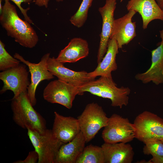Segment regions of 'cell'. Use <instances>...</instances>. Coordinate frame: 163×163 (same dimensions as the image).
<instances>
[{"label": "cell", "mask_w": 163, "mask_h": 163, "mask_svg": "<svg viewBox=\"0 0 163 163\" xmlns=\"http://www.w3.org/2000/svg\"><path fill=\"white\" fill-rule=\"evenodd\" d=\"M136 13L134 10H130L124 16L114 21L110 38L112 37L115 38L119 49L127 44L136 36V22L132 21Z\"/></svg>", "instance_id": "4fadbf2b"}, {"label": "cell", "mask_w": 163, "mask_h": 163, "mask_svg": "<svg viewBox=\"0 0 163 163\" xmlns=\"http://www.w3.org/2000/svg\"><path fill=\"white\" fill-rule=\"evenodd\" d=\"M119 49L115 38L114 37L110 38L105 55L101 61L98 63L95 70L88 73V76L94 80L98 76L112 77V72L117 68L116 57L118 53Z\"/></svg>", "instance_id": "e0dca14e"}, {"label": "cell", "mask_w": 163, "mask_h": 163, "mask_svg": "<svg viewBox=\"0 0 163 163\" xmlns=\"http://www.w3.org/2000/svg\"><path fill=\"white\" fill-rule=\"evenodd\" d=\"M161 41L158 46L151 51V64L144 72L138 73L135 78L144 84L152 82L156 85L163 84V29L159 31Z\"/></svg>", "instance_id": "7c38bea8"}, {"label": "cell", "mask_w": 163, "mask_h": 163, "mask_svg": "<svg viewBox=\"0 0 163 163\" xmlns=\"http://www.w3.org/2000/svg\"><path fill=\"white\" fill-rule=\"evenodd\" d=\"M133 124L135 138L140 141L163 139V119L153 113L144 111L137 116Z\"/></svg>", "instance_id": "52a82bcc"}, {"label": "cell", "mask_w": 163, "mask_h": 163, "mask_svg": "<svg viewBox=\"0 0 163 163\" xmlns=\"http://www.w3.org/2000/svg\"><path fill=\"white\" fill-rule=\"evenodd\" d=\"M27 135L38 153V163H54L62 143L54 135L52 129H46L43 133L27 129Z\"/></svg>", "instance_id": "277c9868"}, {"label": "cell", "mask_w": 163, "mask_h": 163, "mask_svg": "<svg viewBox=\"0 0 163 163\" xmlns=\"http://www.w3.org/2000/svg\"><path fill=\"white\" fill-rule=\"evenodd\" d=\"M86 143L85 137L80 131L72 141L62 145L54 163H75L82 152Z\"/></svg>", "instance_id": "ffe728a7"}, {"label": "cell", "mask_w": 163, "mask_h": 163, "mask_svg": "<svg viewBox=\"0 0 163 163\" xmlns=\"http://www.w3.org/2000/svg\"><path fill=\"white\" fill-rule=\"evenodd\" d=\"M5 1L6 0H4ZM8 1H11L15 3L20 10L21 13L23 15L25 21H27L30 24H32L33 21L30 19V17L28 16L27 14V12L30 9L29 8H28L26 9H24L21 6V4L22 3H29L30 2L33 0H7Z\"/></svg>", "instance_id": "d4e9b609"}, {"label": "cell", "mask_w": 163, "mask_h": 163, "mask_svg": "<svg viewBox=\"0 0 163 163\" xmlns=\"http://www.w3.org/2000/svg\"><path fill=\"white\" fill-rule=\"evenodd\" d=\"M127 10H133L141 16L142 28H147L149 24L154 20L163 21V10L155 0H129L126 6Z\"/></svg>", "instance_id": "2e32d148"}, {"label": "cell", "mask_w": 163, "mask_h": 163, "mask_svg": "<svg viewBox=\"0 0 163 163\" xmlns=\"http://www.w3.org/2000/svg\"><path fill=\"white\" fill-rule=\"evenodd\" d=\"M27 94L23 92L11 100L13 119L18 126L24 129H30L40 133L47 129L44 118L33 108Z\"/></svg>", "instance_id": "3957f363"}, {"label": "cell", "mask_w": 163, "mask_h": 163, "mask_svg": "<svg viewBox=\"0 0 163 163\" xmlns=\"http://www.w3.org/2000/svg\"><path fill=\"white\" fill-rule=\"evenodd\" d=\"M52 131L55 136L62 143H67L73 140L81 131L77 118L62 115L54 112Z\"/></svg>", "instance_id": "9a60e30c"}, {"label": "cell", "mask_w": 163, "mask_h": 163, "mask_svg": "<svg viewBox=\"0 0 163 163\" xmlns=\"http://www.w3.org/2000/svg\"><path fill=\"white\" fill-rule=\"evenodd\" d=\"M89 53L87 41L81 38L75 37L72 39L68 45L60 51L56 59L63 64L74 63L86 57Z\"/></svg>", "instance_id": "d6986e66"}, {"label": "cell", "mask_w": 163, "mask_h": 163, "mask_svg": "<svg viewBox=\"0 0 163 163\" xmlns=\"http://www.w3.org/2000/svg\"><path fill=\"white\" fill-rule=\"evenodd\" d=\"M123 1V0H120V1L121 2H122Z\"/></svg>", "instance_id": "d6a6232c"}, {"label": "cell", "mask_w": 163, "mask_h": 163, "mask_svg": "<svg viewBox=\"0 0 163 163\" xmlns=\"http://www.w3.org/2000/svg\"><path fill=\"white\" fill-rule=\"evenodd\" d=\"M163 143V139L161 140Z\"/></svg>", "instance_id": "1f68e13d"}, {"label": "cell", "mask_w": 163, "mask_h": 163, "mask_svg": "<svg viewBox=\"0 0 163 163\" xmlns=\"http://www.w3.org/2000/svg\"><path fill=\"white\" fill-rule=\"evenodd\" d=\"M0 16V23L7 35L21 46L29 48L35 47L39 38L30 24L18 16L15 7L5 0Z\"/></svg>", "instance_id": "6da1fadb"}, {"label": "cell", "mask_w": 163, "mask_h": 163, "mask_svg": "<svg viewBox=\"0 0 163 163\" xmlns=\"http://www.w3.org/2000/svg\"><path fill=\"white\" fill-rule=\"evenodd\" d=\"M77 118L86 143L92 139L107 125L109 119L102 107L94 102L87 104Z\"/></svg>", "instance_id": "5b68a950"}, {"label": "cell", "mask_w": 163, "mask_h": 163, "mask_svg": "<svg viewBox=\"0 0 163 163\" xmlns=\"http://www.w3.org/2000/svg\"><path fill=\"white\" fill-rule=\"evenodd\" d=\"M39 155L35 150L30 152L27 157L23 160H19L14 162V163H36L39 160Z\"/></svg>", "instance_id": "484cf974"}, {"label": "cell", "mask_w": 163, "mask_h": 163, "mask_svg": "<svg viewBox=\"0 0 163 163\" xmlns=\"http://www.w3.org/2000/svg\"><path fill=\"white\" fill-rule=\"evenodd\" d=\"M117 0H106L104 5L100 7L98 11L102 19L100 40L97 55V62H100L106 53L108 43L111 34L113 21L114 12Z\"/></svg>", "instance_id": "8fae6325"}, {"label": "cell", "mask_w": 163, "mask_h": 163, "mask_svg": "<svg viewBox=\"0 0 163 163\" xmlns=\"http://www.w3.org/2000/svg\"><path fill=\"white\" fill-rule=\"evenodd\" d=\"M155 0L160 7L163 10V0Z\"/></svg>", "instance_id": "f1b7e54d"}, {"label": "cell", "mask_w": 163, "mask_h": 163, "mask_svg": "<svg viewBox=\"0 0 163 163\" xmlns=\"http://www.w3.org/2000/svg\"><path fill=\"white\" fill-rule=\"evenodd\" d=\"M49 1V0H35V4L39 6H44L47 8Z\"/></svg>", "instance_id": "83f0119b"}, {"label": "cell", "mask_w": 163, "mask_h": 163, "mask_svg": "<svg viewBox=\"0 0 163 163\" xmlns=\"http://www.w3.org/2000/svg\"><path fill=\"white\" fill-rule=\"evenodd\" d=\"M93 0H83L77 12L71 16L69 20L75 27H82L87 20L89 8L91 5Z\"/></svg>", "instance_id": "7402d4cb"}, {"label": "cell", "mask_w": 163, "mask_h": 163, "mask_svg": "<svg viewBox=\"0 0 163 163\" xmlns=\"http://www.w3.org/2000/svg\"><path fill=\"white\" fill-rule=\"evenodd\" d=\"M5 46L4 43L0 40V70L2 71L18 65L21 62L11 56L5 49Z\"/></svg>", "instance_id": "603a6c76"}, {"label": "cell", "mask_w": 163, "mask_h": 163, "mask_svg": "<svg viewBox=\"0 0 163 163\" xmlns=\"http://www.w3.org/2000/svg\"><path fill=\"white\" fill-rule=\"evenodd\" d=\"M48 70L58 79L78 87L94 79L89 77L85 71L77 72L65 67L53 57H49L47 62Z\"/></svg>", "instance_id": "5bb4252c"}, {"label": "cell", "mask_w": 163, "mask_h": 163, "mask_svg": "<svg viewBox=\"0 0 163 163\" xmlns=\"http://www.w3.org/2000/svg\"><path fill=\"white\" fill-rule=\"evenodd\" d=\"M50 53H47L42 57L37 63H32L25 60L21 55L15 53L14 57L25 64L29 68L31 75L30 84L27 90V94L32 105L35 106L37 103L35 93L37 88L40 83L44 80H50L54 78V76L48 70L47 60Z\"/></svg>", "instance_id": "9c48e42d"}, {"label": "cell", "mask_w": 163, "mask_h": 163, "mask_svg": "<svg viewBox=\"0 0 163 163\" xmlns=\"http://www.w3.org/2000/svg\"><path fill=\"white\" fill-rule=\"evenodd\" d=\"M78 88L80 95L88 92L93 95L110 99L112 106L120 108L128 104V95L131 91L127 87L118 88L112 77L104 76L90 81Z\"/></svg>", "instance_id": "7a4b0ae2"}, {"label": "cell", "mask_w": 163, "mask_h": 163, "mask_svg": "<svg viewBox=\"0 0 163 163\" xmlns=\"http://www.w3.org/2000/svg\"><path fill=\"white\" fill-rule=\"evenodd\" d=\"M101 147L104 154L105 163H131L133 160L134 153L129 144L104 142Z\"/></svg>", "instance_id": "ac0fdd59"}, {"label": "cell", "mask_w": 163, "mask_h": 163, "mask_svg": "<svg viewBox=\"0 0 163 163\" xmlns=\"http://www.w3.org/2000/svg\"><path fill=\"white\" fill-rule=\"evenodd\" d=\"M147 163H163V157H154L149 161L145 162Z\"/></svg>", "instance_id": "4316f807"}, {"label": "cell", "mask_w": 163, "mask_h": 163, "mask_svg": "<svg viewBox=\"0 0 163 163\" xmlns=\"http://www.w3.org/2000/svg\"><path fill=\"white\" fill-rule=\"evenodd\" d=\"M75 163H105L101 147L90 144L85 147Z\"/></svg>", "instance_id": "44dd1931"}, {"label": "cell", "mask_w": 163, "mask_h": 163, "mask_svg": "<svg viewBox=\"0 0 163 163\" xmlns=\"http://www.w3.org/2000/svg\"><path fill=\"white\" fill-rule=\"evenodd\" d=\"M104 128L102 137L104 142L127 143L135 138L133 123L128 118L116 113L109 118L107 124Z\"/></svg>", "instance_id": "8992f818"}, {"label": "cell", "mask_w": 163, "mask_h": 163, "mask_svg": "<svg viewBox=\"0 0 163 163\" xmlns=\"http://www.w3.org/2000/svg\"><path fill=\"white\" fill-rule=\"evenodd\" d=\"M143 142L145 144L143 149L144 154L151 155L152 157H163V143L161 140L149 139Z\"/></svg>", "instance_id": "cb8c5ba5"}, {"label": "cell", "mask_w": 163, "mask_h": 163, "mask_svg": "<svg viewBox=\"0 0 163 163\" xmlns=\"http://www.w3.org/2000/svg\"><path fill=\"white\" fill-rule=\"evenodd\" d=\"M2 0H0V14L2 13V10H3V6L2 5Z\"/></svg>", "instance_id": "f546056e"}, {"label": "cell", "mask_w": 163, "mask_h": 163, "mask_svg": "<svg viewBox=\"0 0 163 163\" xmlns=\"http://www.w3.org/2000/svg\"><path fill=\"white\" fill-rule=\"evenodd\" d=\"M77 95H80L78 87L58 79L49 83L43 93L44 99L47 102L60 104L69 109L72 108Z\"/></svg>", "instance_id": "ba28073f"}, {"label": "cell", "mask_w": 163, "mask_h": 163, "mask_svg": "<svg viewBox=\"0 0 163 163\" xmlns=\"http://www.w3.org/2000/svg\"><path fill=\"white\" fill-rule=\"evenodd\" d=\"M26 65H18L0 73V79L3 83L0 90L2 94L7 90L12 91L13 97L18 96L21 93L27 91L30 82L28 77L29 72Z\"/></svg>", "instance_id": "30bf717a"}, {"label": "cell", "mask_w": 163, "mask_h": 163, "mask_svg": "<svg viewBox=\"0 0 163 163\" xmlns=\"http://www.w3.org/2000/svg\"><path fill=\"white\" fill-rule=\"evenodd\" d=\"M56 0L57 2H62L63 1V0Z\"/></svg>", "instance_id": "4dcf8cb0"}]
</instances>
